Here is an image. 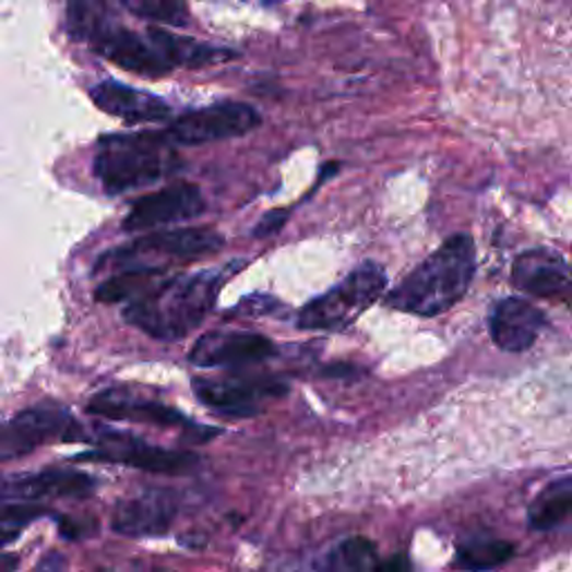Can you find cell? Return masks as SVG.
<instances>
[{"mask_svg":"<svg viewBox=\"0 0 572 572\" xmlns=\"http://www.w3.org/2000/svg\"><path fill=\"white\" fill-rule=\"evenodd\" d=\"M245 266L247 260H230L224 266L170 277L153 294L128 302L123 318L151 338L181 341L206 320L224 284Z\"/></svg>","mask_w":572,"mask_h":572,"instance_id":"cell-1","label":"cell"},{"mask_svg":"<svg viewBox=\"0 0 572 572\" xmlns=\"http://www.w3.org/2000/svg\"><path fill=\"white\" fill-rule=\"evenodd\" d=\"M476 271L474 240L458 233L418 264L385 298L388 307L422 318L452 309L467 291Z\"/></svg>","mask_w":572,"mask_h":572,"instance_id":"cell-2","label":"cell"},{"mask_svg":"<svg viewBox=\"0 0 572 572\" xmlns=\"http://www.w3.org/2000/svg\"><path fill=\"white\" fill-rule=\"evenodd\" d=\"M181 166L175 143L166 132H123L106 134L97 143L94 175L110 195L151 186Z\"/></svg>","mask_w":572,"mask_h":572,"instance_id":"cell-3","label":"cell"},{"mask_svg":"<svg viewBox=\"0 0 572 572\" xmlns=\"http://www.w3.org/2000/svg\"><path fill=\"white\" fill-rule=\"evenodd\" d=\"M68 29L76 40L87 43L99 57L128 72L141 76H164L172 72L148 36H139L123 27L108 14L106 5L72 3L68 8Z\"/></svg>","mask_w":572,"mask_h":572,"instance_id":"cell-4","label":"cell"},{"mask_svg":"<svg viewBox=\"0 0 572 572\" xmlns=\"http://www.w3.org/2000/svg\"><path fill=\"white\" fill-rule=\"evenodd\" d=\"M226 245L224 237L213 228H175L162 233H148L139 240L112 249L106 253L97 269L126 271H153L166 273L172 264L195 262L206 255H215Z\"/></svg>","mask_w":572,"mask_h":572,"instance_id":"cell-5","label":"cell"},{"mask_svg":"<svg viewBox=\"0 0 572 572\" xmlns=\"http://www.w3.org/2000/svg\"><path fill=\"white\" fill-rule=\"evenodd\" d=\"M388 289V273L376 262L354 269L341 284L309 300L298 313L302 331H341L356 322Z\"/></svg>","mask_w":572,"mask_h":572,"instance_id":"cell-6","label":"cell"},{"mask_svg":"<svg viewBox=\"0 0 572 572\" xmlns=\"http://www.w3.org/2000/svg\"><path fill=\"white\" fill-rule=\"evenodd\" d=\"M81 425L63 407L38 405L19 412L0 425V463L32 454L40 445L57 441H83Z\"/></svg>","mask_w":572,"mask_h":572,"instance_id":"cell-7","label":"cell"},{"mask_svg":"<svg viewBox=\"0 0 572 572\" xmlns=\"http://www.w3.org/2000/svg\"><path fill=\"white\" fill-rule=\"evenodd\" d=\"M262 126V115L242 102H222L208 108L181 115L168 130V139L179 146H202V143L245 136Z\"/></svg>","mask_w":572,"mask_h":572,"instance_id":"cell-8","label":"cell"},{"mask_svg":"<svg viewBox=\"0 0 572 572\" xmlns=\"http://www.w3.org/2000/svg\"><path fill=\"white\" fill-rule=\"evenodd\" d=\"M79 458L121 463V465L151 472V474H172V476L193 472L202 463V458L193 452L166 450V448L141 441L132 434H119V432H102L99 450L83 454Z\"/></svg>","mask_w":572,"mask_h":572,"instance_id":"cell-9","label":"cell"},{"mask_svg":"<svg viewBox=\"0 0 572 572\" xmlns=\"http://www.w3.org/2000/svg\"><path fill=\"white\" fill-rule=\"evenodd\" d=\"M206 208L202 188L195 183H172L168 188L157 190L153 195L141 198L134 202V206L128 211L123 219L126 233H143L153 230L166 224H177L200 217Z\"/></svg>","mask_w":572,"mask_h":572,"instance_id":"cell-10","label":"cell"},{"mask_svg":"<svg viewBox=\"0 0 572 572\" xmlns=\"http://www.w3.org/2000/svg\"><path fill=\"white\" fill-rule=\"evenodd\" d=\"M275 356V345L253 331H211L193 345L188 360L202 369L260 365Z\"/></svg>","mask_w":572,"mask_h":572,"instance_id":"cell-11","label":"cell"},{"mask_svg":"<svg viewBox=\"0 0 572 572\" xmlns=\"http://www.w3.org/2000/svg\"><path fill=\"white\" fill-rule=\"evenodd\" d=\"M195 396L211 409L226 416H255L262 412L264 403L275 396L286 394V385L271 378H228V380H193Z\"/></svg>","mask_w":572,"mask_h":572,"instance_id":"cell-12","label":"cell"},{"mask_svg":"<svg viewBox=\"0 0 572 572\" xmlns=\"http://www.w3.org/2000/svg\"><path fill=\"white\" fill-rule=\"evenodd\" d=\"M179 501L172 490H148L123 499L112 512V531L121 537H162L177 519Z\"/></svg>","mask_w":572,"mask_h":572,"instance_id":"cell-13","label":"cell"},{"mask_svg":"<svg viewBox=\"0 0 572 572\" xmlns=\"http://www.w3.org/2000/svg\"><path fill=\"white\" fill-rule=\"evenodd\" d=\"M512 282L531 296L572 305V264L548 249H531L512 264Z\"/></svg>","mask_w":572,"mask_h":572,"instance_id":"cell-14","label":"cell"},{"mask_svg":"<svg viewBox=\"0 0 572 572\" xmlns=\"http://www.w3.org/2000/svg\"><path fill=\"white\" fill-rule=\"evenodd\" d=\"M97 490V481L76 469H45L21 474L0 486V497L19 503H38L43 499H83Z\"/></svg>","mask_w":572,"mask_h":572,"instance_id":"cell-15","label":"cell"},{"mask_svg":"<svg viewBox=\"0 0 572 572\" xmlns=\"http://www.w3.org/2000/svg\"><path fill=\"white\" fill-rule=\"evenodd\" d=\"M94 106L130 126L162 123L170 119V106L153 92L136 90L119 81H102L90 90Z\"/></svg>","mask_w":572,"mask_h":572,"instance_id":"cell-16","label":"cell"},{"mask_svg":"<svg viewBox=\"0 0 572 572\" xmlns=\"http://www.w3.org/2000/svg\"><path fill=\"white\" fill-rule=\"evenodd\" d=\"M546 324V315L521 298H505L490 313V336L499 349L521 354L535 345Z\"/></svg>","mask_w":572,"mask_h":572,"instance_id":"cell-17","label":"cell"},{"mask_svg":"<svg viewBox=\"0 0 572 572\" xmlns=\"http://www.w3.org/2000/svg\"><path fill=\"white\" fill-rule=\"evenodd\" d=\"M90 414L106 416L110 420H134V422H151V425H164L175 427L183 425L190 427V422L183 414H179L175 407L162 405L157 401L139 398L132 394H126L121 390H108L94 396L87 405Z\"/></svg>","mask_w":572,"mask_h":572,"instance_id":"cell-18","label":"cell"},{"mask_svg":"<svg viewBox=\"0 0 572 572\" xmlns=\"http://www.w3.org/2000/svg\"><path fill=\"white\" fill-rule=\"evenodd\" d=\"M146 36L172 70L175 68H208V65H217V63L237 59V52L228 50V47H219L213 43H200L188 36H175L162 27H151Z\"/></svg>","mask_w":572,"mask_h":572,"instance_id":"cell-19","label":"cell"},{"mask_svg":"<svg viewBox=\"0 0 572 572\" xmlns=\"http://www.w3.org/2000/svg\"><path fill=\"white\" fill-rule=\"evenodd\" d=\"M572 516V476L546 486L528 508V523L535 531H550Z\"/></svg>","mask_w":572,"mask_h":572,"instance_id":"cell-20","label":"cell"},{"mask_svg":"<svg viewBox=\"0 0 572 572\" xmlns=\"http://www.w3.org/2000/svg\"><path fill=\"white\" fill-rule=\"evenodd\" d=\"M376 544L365 537H349L331 550L322 563V572H373L378 565Z\"/></svg>","mask_w":572,"mask_h":572,"instance_id":"cell-21","label":"cell"},{"mask_svg":"<svg viewBox=\"0 0 572 572\" xmlns=\"http://www.w3.org/2000/svg\"><path fill=\"white\" fill-rule=\"evenodd\" d=\"M514 555V546L499 539H484L469 541L458 546L456 550V565L467 572H484L505 563Z\"/></svg>","mask_w":572,"mask_h":572,"instance_id":"cell-22","label":"cell"},{"mask_svg":"<svg viewBox=\"0 0 572 572\" xmlns=\"http://www.w3.org/2000/svg\"><path fill=\"white\" fill-rule=\"evenodd\" d=\"M43 514L45 508L38 503H19L0 497V548L16 541L23 528Z\"/></svg>","mask_w":572,"mask_h":572,"instance_id":"cell-23","label":"cell"},{"mask_svg":"<svg viewBox=\"0 0 572 572\" xmlns=\"http://www.w3.org/2000/svg\"><path fill=\"white\" fill-rule=\"evenodd\" d=\"M121 5L139 19L164 23L170 27H186L190 16L183 3H166V0H123Z\"/></svg>","mask_w":572,"mask_h":572,"instance_id":"cell-24","label":"cell"},{"mask_svg":"<svg viewBox=\"0 0 572 572\" xmlns=\"http://www.w3.org/2000/svg\"><path fill=\"white\" fill-rule=\"evenodd\" d=\"M282 307V302H277L271 296L264 294H253L249 298H245L240 305L233 309V313L237 315H249V318H258V315H269V313H277Z\"/></svg>","mask_w":572,"mask_h":572,"instance_id":"cell-25","label":"cell"},{"mask_svg":"<svg viewBox=\"0 0 572 572\" xmlns=\"http://www.w3.org/2000/svg\"><path fill=\"white\" fill-rule=\"evenodd\" d=\"M286 222V211H271L264 215V219L253 228V237H269L275 235Z\"/></svg>","mask_w":572,"mask_h":572,"instance_id":"cell-26","label":"cell"},{"mask_svg":"<svg viewBox=\"0 0 572 572\" xmlns=\"http://www.w3.org/2000/svg\"><path fill=\"white\" fill-rule=\"evenodd\" d=\"M94 533V528H85L83 521H74V519H68L63 516L61 519V537L70 539V541H76V539H85Z\"/></svg>","mask_w":572,"mask_h":572,"instance_id":"cell-27","label":"cell"},{"mask_svg":"<svg viewBox=\"0 0 572 572\" xmlns=\"http://www.w3.org/2000/svg\"><path fill=\"white\" fill-rule=\"evenodd\" d=\"M373 572H412V563L407 555H394L385 561H380Z\"/></svg>","mask_w":572,"mask_h":572,"instance_id":"cell-28","label":"cell"},{"mask_svg":"<svg viewBox=\"0 0 572 572\" xmlns=\"http://www.w3.org/2000/svg\"><path fill=\"white\" fill-rule=\"evenodd\" d=\"M19 555H10V552H3L0 555V572H16L19 570Z\"/></svg>","mask_w":572,"mask_h":572,"instance_id":"cell-29","label":"cell"}]
</instances>
